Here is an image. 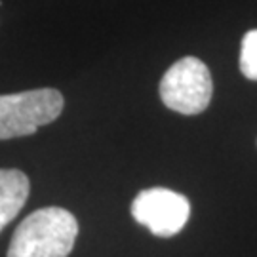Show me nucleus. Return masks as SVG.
Masks as SVG:
<instances>
[{
	"instance_id": "f257e3e1",
	"label": "nucleus",
	"mask_w": 257,
	"mask_h": 257,
	"mask_svg": "<svg viewBox=\"0 0 257 257\" xmlns=\"http://www.w3.org/2000/svg\"><path fill=\"white\" fill-rule=\"evenodd\" d=\"M78 236V221L63 208H42L19 223L6 257H67Z\"/></svg>"
},
{
	"instance_id": "f03ea898",
	"label": "nucleus",
	"mask_w": 257,
	"mask_h": 257,
	"mask_svg": "<svg viewBox=\"0 0 257 257\" xmlns=\"http://www.w3.org/2000/svg\"><path fill=\"white\" fill-rule=\"evenodd\" d=\"M63 105V95L55 88L0 95V141L33 136L40 126L52 124Z\"/></svg>"
},
{
	"instance_id": "7ed1b4c3",
	"label": "nucleus",
	"mask_w": 257,
	"mask_h": 257,
	"mask_svg": "<svg viewBox=\"0 0 257 257\" xmlns=\"http://www.w3.org/2000/svg\"><path fill=\"white\" fill-rule=\"evenodd\" d=\"M158 92L168 109L181 114H198L211 101L213 82L210 69L196 57H183L166 71Z\"/></svg>"
},
{
	"instance_id": "20e7f679",
	"label": "nucleus",
	"mask_w": 257,
	"mask_h": 257,
	"mask_svg": "<svg viewBox=\"0 0 257 257\" xmlns=\"http://www.w3.org/2000/svg\"><path fill=\"white\" fill-rule=\"evenodd\" d=\"M132 215L139 225H145L155 236L170 238L187 225L191 204L187 196L164 189H145L132 202Z\"/></svg>"
},
{
	"instance_id": "39448f33",
	"label": "nucleus",
	"mask_w": 257,
	"mask_h": 257,
	"mask_svg": "<svg viewBox=\"0 0 257 257\" xmlns=\"http://www.w3.org/2000/svg\"><path fill=\"white\" fill-rule=\"evenodd\" d=\"M31 183L21 170H0V230L27 202Z\"/></svg>"
},
{
	"instance_id": "423d86ee",
	"label": "nucleus",
	"mask_w": 257,
	"mask_h": 257,
	"mask_svg": "<svg viewBox=\"0 0 257 257\" xmlns=\"http://www.w3.org/2000/svg\"><path fill=\"white\" fill-rule=\"evenodd\" d=\"M240 71L249 80H257V29L246 33L242 38Z\"/></svg>"
}]
</instances>
